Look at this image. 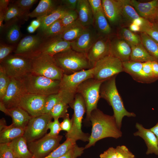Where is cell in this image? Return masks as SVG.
<instances>
[{"instance_id":"cell-1","label":"cell","mask_w":158,"mask_h":158,"mask_svg":"<svg viewBox=\"0 0 158 158\" xmlns=\"http://www.w3.org/2000/svg\"><path fill=\"white\" fill-rule=\"evenodd\" d=\"M90 121L92 123V131L85 149L94 145L97 141L103 138L117 139L122 135L114 116L105 114L97 108L92 112Z\"/></svg>"},{"instance_id":"cell-2","label":"cell","mask_w":158,"mask_h":158,"mask_svg":"<svg viewBox=\"0 0 158 158\" xmlns=\"http://www.w3.org/2000/svg\"><path fill=\"white\" fill-rule=\"evenodd\" d=\"M115 76L104 82L100 88V97L105 99L111 106L114 111V115L118 128L120 129L123 118L135 117L136 115L126 109L122 99L118 91Z\"/></svg>"},{"instance_id":"cell-3","label":"cell","mask_w":158,"mask_h":158,"mask_svg":"<svg viewBox=\"0 0 158 158\" xmlns=\"http://www.w3.org/2000/svg\"><path fill=\"white\" fill-rule=\"evenodd\" d=\"M63 74L70 75L93 68L86 54L71 48L53 56Z\"/></svg>"},{"instance_id":"cell-4","label":"cell","mask_w":158,"mask_h":158,"mask_svg":"<svg viewBox=\"0 0 158 158\" xmlns=\"http://www.w3.org/2000/svg\"><path fill=\"white\" fill-rule=\"evenodd\" d=\"M28 93L47 97L58 93L60 88V80L30 73L21 80Z\"/></svg>"},{"instance_id":"cell-5","label":"cell","mask_w":158,"mask_h":158,"mask_svg":"<svg viewBox=\"0 0 158 158\" xmlns=\"http://www.w3.org/2000/svg\"><path fill=\"white\" fill-rule=\"evenodd\" d=\"M30 58L31 73L52 80H61L64 74L53 56L46 54H39Z\"/></svg>"},{"instance_id":"cell-6","label":"cell","mask_w":158,"mask_h":158,"mask_svg":"<svg viewBox=\"0 0 158 158\" xmlns=\"http://www.w3.org/2000/svg\"><path fill=\"white\" fill-rule=\"evenodd\" d=\"M69 106L73 109L74 113L71 118L73 121L72 128L69 132L66 133V139L71 138L76 141L80 140L88 142L90 135L84 133L82 130V120L86 111L85 101L82 96L76 93Z\"/></svg>"},{"instance_id":"cell-7","label":"cell","mask_w":158,"mask_h":158,"mask_svg":"<svg viewBox=\"0 0 158 158\" xmlns=\"http://www.w3.org/2000/svg\"><path fill=\"white\" fill-rule=\"evenodd\" d=\"M104 82L93 78L88 79L82 83L78 87L76 93L83 98L86 109V120L89 121L92 112L97 108V104L100 96V88Z\"/></svg>"},{"instance_id":"cell-8","label":"cell","mask_w":158,"mask_h":158,"mask_svg":"<svg viewBox=\"0 0 158 158\" xmlns=\"http://www.w3.org/2000/svg\"><path fill=\"white\" fill-rule=\"evenodd\" d=\"M93 68V78L97 80L103 82L124 71L122 62L110 55L97 62Z\"/></svg>"},{"instance_id":"cell-9","label":"cell","mask_w":158,"mask_h":158,"mask_svg":"<svg viewBox=\"0 0 158 158\" xmlns=\"http://www.w3.org/2000/svg\"><path fill=\"white\" fill-rule=\"evenodd\" d=\"M11 78L22 80L31 72L30 58L15 54H10L0 63Z\"/></svg>"},{"instance_id":"cell-10","label":"cell","mask_w":158,"mask_h":158,"mask_svg":"<svg viewBox=\"0 0 158 158\" xmlns=\"http://www.w3.org/2000/svg\"><path fill=\"white\" fill-rule=\"evenodd\" d=\"M63 136H52L46 134L41 138L28 143L32 158H44L60 145Z\"/></svg>"},{"instance_id":"cell-11","label":"cell","mask_w":158,"mask_h":158,"mask_svg":"<svg viewBox=\"0 0 158 158\" xmlns=\"http://www.w3.org/2000/svg\"><path fill=\"white\" fill-rule=\"evenodd\" d=\"M52 118L49 114L32 117L25 128L23 136L27 143L37 140L46 135L48 123Z\"/></svg>"},{"instance_id":"cell-12","label":"cell","mask_w":158,"mask_h":158,"mask_svg":"<svg viewBox=\"0 0 158 158\" xmlns=\"http://www.w3.org/2000/svg\"><path fill=\"white\" fill-rule=\"evenodd\" d=\"M27 92L21 80L11 78L5 94L1 101L8 109L19 107L21 100Z\"/></svg>"},{"instance_id":"cell-13","label":"cell","mask_w":158,"mask_h":158,"mask_svg":"<svg viewBox=\"0 0 158 158\" xmlns=\"http://www.w3.org/2000/svg\"><path fill=\"white\" fill-rule=\"evenodd\" d=\"M93 69L82 70L73 74H64L60 80L59 90L76 93L78 86L85 80L93 77Z\"/></svg>"},{"instance_id":"cell-14","label":"cell","mask_w":158,"mask_h":158,"mask_svg":"<svg viewBox=\"0 0 158 158\" xmlns=\"http://www.w3.org/2000/svg\"><path fill=\"white\" fill-rule=\"evenodd\" d=\"M100 36L94 25L86 27L83 33L76 39L71 42V48L86 55Z\"/></svg>"},{"instance_id":"cell-15","label":"cell","mask_w":158,"mask_h":158,"mask_svg":"<svg viewBox=\"0 0 158 158\" xmlns=\"http://www.w3.org/2000/svg\"><path fill=\"white\" fill-rule=\"evenodd\" d=\"M46 96L27 93L22 98L19 105L32 117L44 114Z\"/></svg>"},{"instance_id":"cell-16","label":"cell","mask_w":158,"mask_h":158,"mask_svg":"<svg viewBox=\"0 0 158 158\" xmlns=\"http://www.w3.org/2000/svg\"><path fill=\"white\" fill-rule=\"evenodd\" d=\"M44 37L40 33L25 36L19 42L14 54L30 58L37 52Z\"/></svg>"},{"instance_id":"cell-17","label":"cell","mask_w":158,"mask_h":158,"mask_svg":"<svg viewBox=\"0 0 158 158\" xmlns=\"http://www.w3.org/2000/svg\"><path fill=\"white\" fill-rule=\"evenodd\" d=\"M70 48L71 42L64 40L60 35L47 38L44 37L37 52L34 55L43 54L53 56Z\"/></svg>"},{"instance_id":"cell-18","label":"cell","mask_w":158,"mask_h":158,"mask_svg":"<svg viewBox=\"0 0 158 158\" xmlns=\"http://www.w3.org/2000/svg\"><path fill=\"white\" fill-rule=\"evenodd\" d=\"M110 45L107 38L100 36L89 49L86 55L93 68L97 62L110 55Z\"/></svg>"},{"instance_id":"cell-19","label":"cell","mask_w":158,"mask_h":158,"mask_svg":"<svg viewBox=\"0 0 158 158\" xmlns=\"http://www.w3.org/2000/svg\"><path fill=\"white\" fill-rule=\"evenodd\" d=\"M139 16L144 19L154 21L158 11V0L140 2L135 0H129Z\"/></svg>"},{"instance_id":"cell-20","label":"cell","mask_w":158,"mask_h":158,"mask_svg":"<svg viewBox=\"0 0 158 158\" xmlns=\"http://www.w3.org/2000/svg\"><path fill=\"white\" fill-rule=\"evenodd\" d=\"M135 127L138 131L133 134L144 139L147 148L146 154L154 153L158 156V140L155 135L150 129H146L138 123H136Z\"/></svg>"},{"instance_id":"cell-21","label":"cell","mask_w":158,"mask_h":158,"mask_svg":"<svg viewBox=\"0 0 158 158\" xmlns=\"http://www.w3.org/2000/svg\"><path fill=\"white\" fill-rule=\"evenodd\" d=\"M131 51L130 46L123 40L115 39L110 41V55L122 62L130 60Z\"/></svg>"},{"instance_id":"cell-22","label":"cell","mask_w":158,"mask_h":158,"mask_svg":"<svg viewBox=\"0 0 158 158\" xmlns=\"http://www.w3.org/2000/svg\"><path fill=\"white\" fill-rule=\"evenodd\" d=\"M103 10L107 19L111 24H116L121 16L119 0H102Z\"/></svg>"},{"instance_id":"cell-23","label":"cell","mask_w":158,"mask_h":158,"mask_svg":"<svg viewBox=\"0 0 158 158\" xmlns=\"http://www.w3.org/2000/svg\"><path fill=\"white\" fill-rule=\"evenodd\" d=\"M124 71L128 73L137 81L149 83L150 80L146 76L142 70V63L129 60L122 62Z\"/></svg>"},{"instance_id":"cell-24","label":"cell","mask_w":158,"mask_h":158,"mask_svg":"<svg viewBox=\"0 0 158 158\" xmlns=\"http://www.w3.org/2000/svg\"><path fill=\"white\" fill-rule=\"evenodd\" d=\"M75 10L82 25L86 27L93 25L94 18L88 0H78Z\"/></svg>"},{"instance_id":"cell-25","label":"cell","mask_w":158,"mask_h":158,"mask_svg":"<svg viewBox=\"0 0 158 158\" xmlns=\"http://www.w3.org/2000/svg\"><path fill=\"white\" fill-rule=\"evenodd\" d=\"M15 158H32L28 149L25 138L21 136L17 138L8 144Z\"/></svg>"},{"instance_id":"cell-26","label":"cell","mask_w":158,"mask_h":158,"mask_svg":"<svg viewBox=\"0 0 158 158\" xmlns=\"http://www.w3.org/2000/svg\"><path fill=\"white\" fill-rule=\"evenodd\" d=\"M76 94L66 91L61 100L55 105L49 113L52 118H63L67 113L69 104L73 100Z\"/></svg>"},{"instance_id":"cell-27","label":"cell","mask_w":158,"mask_h":158,"mask_svg":"<svg viewBox=\"0 0 158 158\" xmlns=\"http://www.w3.org/2000/svg\"><path fill=\"white\" fill-rule=\"evenodd\" d=\"M57 1L52 0H41L37 7L28 15L29 18H37L47 16L56 9L59 6Z\"/></svg>"},{"instance_id":"cell-28","label":"cell","mask_w":158,"mask_h":158,"mask_svg":"<svg viewBox=\"0 0 158 158\" xmlns=\"http://www.w3.org/2000/svg\"><path fill=\"white\" fill-rule=\"evenodd\" d=\"M29 13L22 10L13 3H10L5 16L4 25L13 22L22 23L29 18Z\"/></svg>"},{"instance_id":"cell-29","label":"cell","mask_w":158,"mask_h":158,"mask_svg":"<svg viewBox=\"0 0 158 158\" xmlns=\"http://www.w3.org/2000/svg\"><path fill=\"white\" fill-rule=\"evenodd\" d=\"M8 110L12 124L16 127L25 128L32 117L19 107Z\"/></svg>"},{"instance_id":"cell-30","label":"cell","mask_w":158,"mask_h":158,"mask_svg":"<svg viewBox=\"0 0 158 158\" xmlns=\"http://www.w3.org/2000/svg\"><path fill=\"white\" fill-rule=\"evenodd\" d=\"M68 10L61 5L57 8L49 15L40 18L41 24L38 28L39 33L43 32L50 25L56 20L61 19L67 12Z\"/></svg>"},{"instance_id":"cell-31","label":"cell","mask_w":158,"mask_h":158,"mask_svg":"<svg viewBox=\"0 0 158 158\" xmlns=\"http://www.w3.org/2000/svg\"><path fill=\"white\" fill-rule=\"evenodd\" d=\"M85 27L78 19L74 23L64 28L60 36L64 40L71 42L76 39L83 32Z\"/></svg>"},{"instance_id":"cell-32","label":"cell","mask_w":158,"mask_h":158,"mask_svg":"<svg viewBox=\"0 0 158 158\" xmlns=\"http://www.w3.org/2000/svg\"><path fill=\"white\" fill-rule=\"evenodd\" d=\"M25 128L18 127L13 124L0 131V144H8L15 138L23 136Z\"/></svg>"},{"instance_id":"cell-33","label":"cell","mask_w":158,"mask_h":158,"mask_svg":"<svg viewBox=\"0 0 158 158\" xmlns=\"http://www.w3.org/2000/svg\"><path fill=\"white\" fill-rule=\"evenodd\" d=\"M20 23L13 22L4 25L2 31L5 32L6 39L9 43L14 44L18 42L21 36Z\"/></svg>"},{"instance_id":"cell-34","label":"cell","mask_w":158,"mask_h":158,"mask_svg":"<svg viewBox=\"0 0 158 158\" xmlns=\"http://www.w3.org/2000/svg\"><path fill=\"white\" fill-rule=\"evenodd\" d=\"M130 47L131 51L130 60L141 63L157 61L150 54L142 43Z\"/></svg>"},{"instance_id":"cell-35","label":"cell","mask_w":158,"mask_h":158,"mask_svg":"<svg viewBox=\"0 0 158 158\" xmlns=\"http://www.w3.org/2000/svg\"><path fill=\"white\" fill-rule=\"evenodd\" d=\"M94 25L100 36L106 37L110 34L111 28L104 13L103 9L99 11L94 18Z\"/></svg>"},{"instance_id":"cell-36","label":"cell","mask_w":158,"mask_h":158,"mask_svg":"<svg viewBox=\"0 0 158 158\" xmlns=\"http://www.w3.org/2000/svg\"><path fill=\"white\" fill-rule=\"evenodd\" d=\"M141 43L152 56L158 60V42L146 33L141 32L140 36Z\"/></svg>"},{"instance_id":"cell-37","label":"cell","mask_w":158,"mask_h":158,"mask_svg":"<svg viewBox=\"0 0 158 158\" xmlns=\"http://www.w3.org/2000/svg\"><path fill=\"white\" fill-rule=\"evenodd\" d=\"M121 7V16L131 22L142 17L129 3V0H119Z\"/></svg>"},{"instance_id":"cell-38","label":"cell","mask_w":158,"mask_h":158,"mask_svg":"<svg viewBox=\"0 0 158 158\" xmlns=\"http://www.w3.org/2000/svg\"><path fill=\"white\" fill-rule=\"evenodd\" d=\"M76 145V141L68 138L62 144L44 158H58L67 152Z\"/></svg>"},{"instance_id":"cell-39","label":"cell","mask_w":158,"mask_h":158,"mask_svg":"<svg viewBox=\"0 0 158 158\" xmlns=\"http://www.w3.org/2000/svg\"><path fill=\"white\" fill-rule=\"evenodd\" d=\"M66 92L65 91L59 90L58 93L51 94L47 96L44 114H49L55 105L61 100Z\"/></svg>"},{"instance_id":"cell-40","label":"cell","mask_w":158,"mask_h":158,"mask_svg":"<svg viewBox=\"0 0 158 158\" xmlns=\"http://www.w3.org/2000/svg\"><path fill=\"white\" fill-rule=\"evenodd\" d=\"M64 30V27L60 19L51 24L43 32L39 33L44 37H51L60 35Z\"/></svg>"},{"instance_id":"cell-41","label":"cell","mask_w":158,"mask_h":158,"mask_svg":"<svg viewBox=\"0 0 158 158\" xmlns=\"http://www.w3.org/2000/svg\"><path fill=\"white\" fill-rule=\"evenodd\" d=\"M140 32L145 33L158 42V23L145 19L140 27Z\"/></svg>"},{"instance_id":"cell-42","label":"cell","mask_w":158,"mask_h":158,"mask_svg":"<svg viewBox=\"0 0 158 158\" xmlns=\"http://www.w3.org/2000/svg\"><path fill=\"white\" fill-rule=\"evenodd\" d=\"M120 35L123 40L130 46H135L141 43L140 36L126 28H123Z\"/></svg>"},{"instance_id":"cell-43","label":"cell","mask_w":158,"mask_h":158,"mask_svg":"<svg viewBox=\"0 0 158 158\" xmlns=\"http://www.w3.org/2000/svg\"><path fill=\"white\" fill-rule=\"evenodd\" d=\"M11 80V78L0 65V100L4 96Z\"/></svg>"},{"instance_id":"cell-44","label":"cell","mask_w":158,"mask_h":158,"mask_svg":"<svg viewBox=\"0 0 158 158\" xmlns=\"http://www.w3.org/2000/svg\"><path fill=\"white\" fill-rule=\"evenodd\" d=\"M78 18L76 10H68L60 19L64 28L71 24Z\"/></svg>"},{"instance_id":"cell-45","label":"cell","mask_w":158,"mask_h":158,"mask_svg":"<svg viewBox=\"0 0 158 158\" xmlns=\"http://www.w3.org/2000/svg\"><path fill=\"white\" fill-rule=\"evenodd\" d=\"M38 1L37 0H18L15 1L13 3L23 11L29 13L30 9Z\"/></svg>"},{"instance_id":"cell-46","label":"cell","mask_w":158,"mask_h":158,"mask_svg":"<svg viewBox=\"0 0 158 158\" xmlns=\"http://www.w3.org/2000/svg\"><path fill=\"white\" fill-rule=\"evenodd\" d=\"M60 123L59 119H54L53 121H50L48 123L47 127L48 129L50 130V132L48 133V135L52 136L58 135L61 130Z\"/></svg>"},{"instance_id":"cell-47","label":"cell","mask_w":158,"mask_h":158,"mask_svg":"<svg viewBox=\"0 0 158 158\" xmlns=\"http://www.w3.org/2000/svg\"><path fill=\"white\" fill-rule=\"evenodd\" d=\"M84 147H80L76 144L66 154L58 158H77L83 153Z\"/></svg>"},{"instance_id":"cell-48","label":"cell","mask_w":158,"mask_h":158,"mask_svg":"<svg viewBox=\"0 0 158 158\" xmlns=\"http://www.w3.org/2000/svg\"><path fill=\"white\" fill-rule=\"evenodd\" d=\"M16 48L14 46L4 44H0V63L6 57L10 55Z\"/></svg>"},{"instance_id":"cell-49","label":"cell","mask_w":158,"mask_h":158,"mask_svg":"<svg viewBox=\"0 0 158 158\" xmlns=\"http://www.w3.org/2000/svg\"><path fill=\"white\" fill-rule=\"evenodd\" d=\"M117 158H134L135 156L124 145L118 146L116 148Z\"/></svg>"},{"instance_id":"cell-50","label":"cell","mask_w":158,"mask_h":158,"mask_svg":"<svg viewBox=\"0 0 158 158\" xmlns=\"http://www.w3.org/2000/svg\"><path fill=\"white\" fill-rule=\"evenodd\" d=\"M0 158H15L8 144H0Z\"/></svg>"},{"instance_id":"cell-51","label":"cell","mask_w":158,"mask_h":158,"mask_svg":"<svg viewBox=\"0 0 158 158\" xmlns=\"http://www.w3.org/2000/svg\"><path fill=\"white\" fill-rule=\"evenodd\" d=\"M152 62L148 61L142 63V70L146 76L150 80L156 79L154 74L152 67Z\"/></svg>"},{"instance_id":"cell-52","label":"cell","mask_w":158,"mask_h":158,"mask_svg":"<svg viewBox=\"0 0 158 158\" xmlns=\"http://www.w3.org/2000/svg\"><path fill=\"white\" fill-rule=\"evenodd\" d=\"M63 118V120L60 123L61 130L68 133L71 131L72 128V118H70L68 113H67Z\"/></svg>"},{"instance_id":"cell-53","label":"cell","mask_w":158,"mask_h":158,"mask_svg":"<svg viewBox=\"0 0 158 158\" xmlns=\"http://www.w3.org/2000/svg\"><path fill=\"white\" fill-rule=\"evenodd\" d=\"M88 0L91 6L94 18L97 13L102 9V0Z\"/></svg>"},{"instance_id":"cell-54","label":"cell","mask_w":158,"mask_h":158,"mask_svg":"<svg viewBox=\"0 0 158 158\" xmlns=\"http://www.w3.org/2000/svg\"><path fill=\"white\" fill-rule=\"evenodd\" d=\"M78 0H62L60 1L61 5L68 10H75Z\"/></svg>"},{"instance_id":"cell-55","label":"cell","mask_w":158,"mask_h":158,"mask_svg":"<svg viewBox=\"0 0 158 158\" xmlns=\"http://www.w3.org/2000/svg\"><path fill=\"white\" fill-rule=\"evenodd\" d=\"M100 158H117L116 148H109L99 155Z\"/></svg>"},{"instance_id":"cell-56","label":"cell","mask_w":158,"mask_h":158,"mask_svg":"<svg viewBox=\"0 0 158 158\" xmlns=\"http://www.w3.org/2000/svg\"><path fill=\"white\" fill-rule=\"evenodd\" d=\"M11 1L9 0H0V12L6 14Z\"/></svg>"},{"instance_id":"cell-57","label":"cell","mask_w":158,"mask_h":158,"mask_svg":"<svg viewBox=\"0 0 158 158\" xmlns=\"http://www.w3.org/2000/svg\"><path fill=\"white\" fill-rule=\"evenodd\" d=\"M153 72L155 78H158V63L157 61L152 62Z\"/></svg>"},{"instance_id":"cell-58","label":"cell","mask_w":158,"mask_h":158,"mask_svg":"<svg viewBox=\"0 0 158 158\" xmlns=\"http://www.w3.org/2000/svg\"><path fill=\"white\" fill-rule=\"evenodd\" d=\"M30 24L34 26L37 29H38L41 24V21L40 18H37L36 19L32 20Z\"/></svg>"},{"instance_id":"cell-59","label":"cell","mask_w":158,"mask_h":158,"mask_svg":"<svg viewBox=\"0 0 158 158\" xmlns=\"http://www.w3.org/2000/svg\"><path fill=\"white\" fill-rule=\"evenodd\" d=\"M129 29L132 32H140V27L133 23H131Z\"/></svg>"},{"instance_id":"cell-60","label":"cell","mask_w":158,"mask_h":158,"mask_svg":"<svg viewBox=\"0 0 158 158\" xmlns=\"http://www.w3.org/2000/svg\"><path fill=\"white\" fill-rule=\"evenodd\" d=\"M0 110L5 114L9 116V110L5 107L3 103L0 101Z\"/></svg>"},{"instance_id":"cell-61","label":"cell","mask_w":158,"mask_h":158,"mask_svg":"<svg viewBox=\"0 0 158 158\" xmlns=\"http://www.w3.org/2000/svg\"><path fill=\"white\" fill-rule=\"evenodd\" d=\"M6 121L5 118H2L0 120V131L7 127Z\"/></svg>"},{"instance_id":"cell-62","label":"cell","mask_w":158,"mask_h":158,"mask_svg":"<svg viewBox=\"0 0 158 158\" xmlns=\"http://www.w3.org/2000/svg\"><path fill=\"white\" fill-rule=\"evenodd\" d=\"M150 129L155 135L158 140V122Z\"/></svg>"},{"instance_id":"cell-63","label":"cell","mask_w":158,"mask_h":158,"mask_svg":"<svg viewBox=\"0 0 158 158\" xmlns=\"http://www.w3.org/2000/svg\"><path fill=\"white\" fill-rule=\"evenodd\" d=\"M27 29L28 32L30 33L34 32L37 30L36 28L30 24L28 26Z\"/></svg>"},{"instance_id":"cell-64","label":"cell","mask_w":158,"mask_h":158,"mask_svg":"<svg viewBox=\"0 0 158 158\" xmlns=\"http://www.w3.org/2000/svg\"><path fill=\"white\" fill-rule=\"evenodd\" d=\"M155 21V22L158 23V11L157 13V15L156 16V18L154 20Z\"/></svg>"}]
</instances>
